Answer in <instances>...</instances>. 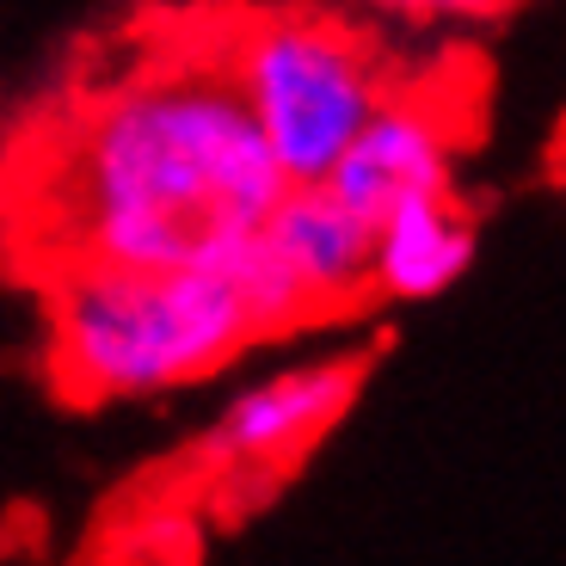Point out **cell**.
I'll return each instance as SVG.
<instances>
[{
  "label": "cell",
  "mask_w": 566,
  "mask_h": 566,
  "mask_svg": "<svg viewBox=\"0 0 566 566\" xmlns=\"http://www.w3.org/2000/svg\"><path fill=\"white\" fill-rule=\"evenodd\" d=\"M450 160H455V129L431 99H376V112L357 124V136L339 148V160L326 167V191L357 216L376 222L395 210L400 198H424V191H450Z\"/></svg>",
  "instance_id": "8992f818"
},
{
  "label": "cell",
  "mask_w": 566,
  "mask_h": 566,
  "mask_svg": "<svg viewBox=\"0 0 566 566\" xmlns=\"http://www.w3.org/2000/svg\"><path fill=\"white\" fill-rule=\"evenodd\" d=\"M474 265V222L450 191L400 198L369 222V290L388 302H431Z\"/></svg>",
  "instance_id": "52a82bcc"
},
{
  "label": "cell",
  "mask_w": 566,
  "mask_h": 566,
  "mask_svg": "<svg viewBox=\"0 0 566 566\" xmlns=\"http://www.w3.org/2000/svg\"><path fill=\"white\" fill-rule=\"evenodd\" d=\"M283 172L222 62H160L69 112L25 185L31 247L74 265H234Z\"/></svg>",
  "instance_id": "6da1fadb"
},
{
  "label": "cell",
  "mask_w": 566,
  "mask_h": 566,
  "mask_svg": "<svg viewBox=\"0 0 566 566\" xmlns=\"http://www.w3.org/2000/svg\"><path fill=\"white\" fill-rule=\"evenodd\" d=\"M357 388H364V364L277 369V376H265V382H253L247 395L228 400L222 419L210 424L203 455L222 462L234 481L241 474H283L352 412Z\"/></svg>",
  "instance_id": "5b68a950"
},
{
  "label": "cell",
  "mask_w": 566,
  "mask_h": 566,
  "mask_svg": "<svg viewBox=\"0 0 566 566\" xmlns=\"http://www.w3.org/2000/svg\"><path fill=\"white\" fill-rule=\"evenodd\" d=\"M259 339L234 265L50 271V376L74 400H142L222 369Z\"/></svg>",
  "instance_id": "7a4b0ae2"
},
{
  "label": "cell",
  "mask_w": 566,
  "mask_h": 566,
  "mask_svg": "<svg viewBox=\"0 0 566 566\" xmlns=\"http://www.w3.org/2000/svg\"><path fill=\"white\" fill-rule=\"evenodd\" d=\"M216 62L253 112L283 185H321L382 99V74L364 43L314 13L234 19L228 43H216Z\"/></svg>",
  "instance_id": "3957f363"
},
{
  "label": "cell",
  "mask_w": 566,
  "mask_h": 566,
  "mask_svg": "<svg viewBox=\"0 0 566 566\" xmlns=\"http://www.w3.org/2000/svg\"><path fill=\"white\" fill-rule=\"evenodd\" d=\"M234 277L259 333L333 321L369 290V222H357L326 185H283L234 259Z\"/></svg>",
  "instance_id": "277c9868"
}]
</instances>
